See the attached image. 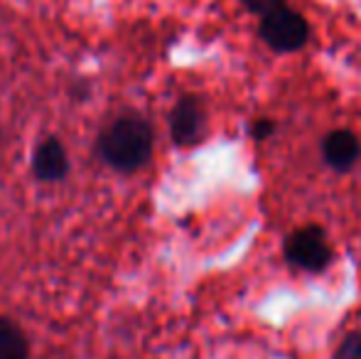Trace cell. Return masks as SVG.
Returning a JSON list of instances; mask_svg holds the SVG:
<instances>
[{
    "label": "cell",
    "mask_w": 361,
    "mask_h": 359,
    "mask_svg": "<svg viewBox=\"0 0 361 359\" xmlns=\"http://www.w3.org/2000/svg\"><path fill=\"white\" fill-rule=\"evenodd\" d=\"M152 150V130L138 116L114 121L101 135V155L116 170H135L147 163Z\"/></svg>",
    "instance_id": "6da1fadb"
},
{
    "label": "cell",
    "mask_w": 361,
    "mask_h": 359,
    "mask_svg": "<svg viewBox=\"0 0 361 359\" xmlns=\"http://www.w3.org/2000/svg\"><path fill=\"white\" fill-rule=\"evenodd\" d=\"M261 39L273 47L276 52H295L307 42L310 28L305 18H300L295 10H288L286 5L261 18Z\"/></svg>",
    "instance_id": "7a4b0ae2"
},
{
    "label": "cell",
    "mask_w": 361,
    "mask_h": 359,
    "mask_svg": "<svg viewBox=\"0 0 361 359\" xmlns=\"http://www.w3.org/2000/svg\"><path fill=\"white\" fill-rule=\"evenodd\" d=\"M286 259L310 273H319L332 261V249L319 226H302L286 239Z\"/></svg>",
    "instance_id": "3957f363"
},
{
    "label": "cell",
    "mask_w": 361,
    "mask_h": 359,
    "mask_svg": "<svg viewBox=\"0 0 361 359\" xmlns=\"http://www.w3.org/2000/svg\"><path fill=\"white\" fill-rule=\"evenodd\" d=\"M172 138L180 145H192L204 133V111L195 96H185L170 116Z\"/></svg>",
    "instance_id": "277c9868"
},
{
    "label": "cell",
    "mask_w": 361,
    "mask_h": 359,
    "mask_svg": "<svg viewBox=\"0 0 361 359\" xmlns=\"http://www.w3.org/2000/svg\"><path fill=\"white\" fill-rule=\"evenodd\" d=\"M322 155L329 168L344 173V170H352L357 165L361 155V143L352 130H332L322 140Z\"/></svg>",
    "instance_id": "5b68a950"
},
{
    "label": "cell",
    "mask_w": 361,
    "mask_h": 359,
    "mask_svg": "<svg viewBox=\"0 0 361 359\" xmlns=\"http://www.w3.org/2000/svg\"><path fill=\"white\" fill-rule=\"evenodd\" d=\"M32 168L35 175L39 180H59L67 175V153H64L62 143L54 138H47L37 145L35 150V158H32Z\"/></svg>",
    "instance_id": "8992f818"
},
{
    "label": "cell",
    "mask_w": 361,
    "mask_h": 359,
    "mask_svg": "<svg viewBox=\"0 0 361 359\" xmlns=\"http://www.w3.org/2000/svg\"><path fill=\"white\" fill-rule=\"evenodd\" d=\"M30 345L25 332L8 317H0V359H27Z\"/></svg>",
    "instance_id": "52a82bcc"
},
{
    "label": "cell",
    "mask_w": 361,
    "mask_h": 359,
    "mask_svg": "<svg viewBox=\"0 0 361 359\" xmlns=\"http://www.w3.org/2000/svg\"><path fill=\"white\" fill-rule=\"evenodd\" d=\"M334 359H361V332H349L342 342H339Z\"/></svg>",
    "instance_id": "ba28073f"
},
{
    "label": "cell",
    "mask_w": 361,
    "mask_h": 359,
    "mask_svg": "<svg viewBox=\"0 0 361 359\" xmlns=\"http://www.w3.org/2000/svg\"><path fill=\"white\" fill-rule=\"evenodd\" d=\"M243 3H246V8L251 10V13H256V15H261V18H263V15L283 8V5H286V0H243Z\"/></svg>",
    "instance_id": "9c48e42d"
},
{
    "label": "cell",
    "mask_w": 361,
    "mask_h": 359,
    "mask_svg": "<svg viewBox=\"0 0 361 359\" xmlns=\"http://www.w3.org/2000/svg\"><path fill=\"white\" fill-rule=\"evenodd\" d=\"M271 133H273V123H271V121H258V123L253 126V135H256L258 140L268 138Z\"/></svg>",
    "instance_id": "30bf717a"
}]
</instances>
